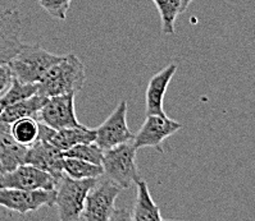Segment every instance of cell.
<instances>
[{
	"mask_svg": "<svg viewBox=\"0 0 255 221\" xmlns=\"http://www.w3.org/2000/svg\"><path fill=\"white\" fill-rule=\"evenodd\" d=\"M86 81L85 67L75 54L63 55L57 64L51 67L39 82L37 95L44 97L77 93Z\"/></svg>",
	"mask_w": 255,
	"mask_h": 221,
	"instance_id": "cell-1",
	"label": "cell"
},
{
	"mask_svg": "<svg viewBox=\"0 0 255 221\" xmlns=\"http://www.w3.org/2000/svg\"><path fill=\"white\" fill-rule=\"evenodd\" d=\"M63 57L51 54L40 45H26L10 60L8 66L13 77L24 83H39L51 67Z\"/></svg>",
	"mask_w": 255,
	"mask_h": 221,
	"instance_id": "cell-2",
	"label": "cell"
},
{
	"mask_svg": "<svg viewBox=\"0 0 255 221\" xmlns=\"http://www.w3.org/2000/svg\"><path fill=\"white\" fill-rule=\"evenodd\" d=\"M136 148L132 141L125 142L103 153L102 166L104 175L117 183L122 189L131 188L141 176L136 164Z\"/></svg>",
	"mask_w": 255,
	"mask_h": 221,
	"instance_id": "cell-3",
	"label": "cell"
},
{
	"mask_svg": "<svg viewBox=\"0 0 255 221\" xmlns=\"http://www.w3.org/2000/svg\"><path fill=\"white\" fill-rule=\"evenodd\" d=\"M99 178L91 179H73L66 173L62 175L55 188V205L58 215L62 221L80 220L84 211L87 194L96 184Z\"/></svg>",
	"mask_w": 255,
	"mask_h": 221,
	"instance_id": "cell-4",
	"label": "cell"
},
{
	"mask_svg": "<svg viewBox=\"0 0 255 221\" xmlns=\"http://www.w3.org/2000/svg\"><path fill=\"white\" fill-rule=\"evenodd\" d=\"M121 188L117 183L109 178L96 182L85 201L84 211L80 220L84 221H109L114 220L117 214L116 200L120 196Z\"/></svg>",
	"mask_w": 255,
	"mask_h": 221,
	"instance_id": "cell-5",
	"label": "cell"
},
{
	"mask_svg": "<svg viewBox=\"0 0 255 221\" xmlns=\"http://www.w3.org/2000/svg\"><path fill=\"white\" fill-rule=\"evenodd\" d=\"M57 180L49 173L30 164H21L10 171L0 174V188L23 191H55Z\"/></svg>",
	"mask_w": 255,
	"mask_h": 221,
	"instance_id": "cell-6",
	"label": "cell"
},
{
	"mask_svg": "<svg viewBox=\"0 0 255 221\" xmlns=\"http://www.w3.org/2000/svg\"><path fill=\"white\" fill-rule=\"evenodd\" d=\"M127 100H123L117 105L113 113L95 129V144L103 151L129 142L135 137L127 124Z\"/></svg>",
	"mask_w": 255,
	"mask_h": 221,
	"instance_id": "cell-7",
	"label": "cell"
},
{
	"mask_svg": "<svg viewBox=\"0 0 255 221\" xmlns=\"http://www.w3.org/2000/svg\"><path fill=\"white\" fill-rule=\"evenodd\" d=\"M182 128V124L171 119L165 114L163 115H146L144 124L132 142L136 148L153 147L158 152L163 153V142L176 132Z\"/></svg>",
	"mask_w": 255,
	"mask_h": 221,
	"instance_id": "cell-8",
	"label": "cell"
},
{
	"mask_svg": "<svg viewBox=\"0 0 255 221\" xmlns=\"http://www.w3.org/2000/svg\"><path fill=\"white\" fill-rule=\"evenodd\" d=\"M76 93H66L48 97L39 113V122L53 129L72 128L82 126L75 110Z\"/></svg>",
	"mask_w": 255,
	"mask_h": 221,
	"instance_id": "cell-9",
	"label": "cell"
},
{
	"mask_svg": "<svg viewBox=\"0 0 255 221\" xmlns=\"http://www.w3.org/2000/svg\"><path fill=\"white\" fill-rule=\"evenodd\" d=\"M55 191H23L17 188H0V206L21 215L37 211L41 207L54 206Z\"/></svg>",
	"mask_w": 255,
	"mask_h": 221,
	"instance_id": "cell-10",
	"label": "cell"
},
{
	"mask_svg": "<svg viewBox=\"0 0 255 221\" xmlns=\"http://www.w3.org/2000/svg\"><path fill=\"white\" fill-rule=\"evenodd\" d=\"M24 162L49 173L57 182L64 174L63 151H60L48 141L36 140L30 145Z\"/></svg>",
	"mask_w": 255,
	"mask_h": 221,
	"instance_id": "cell-11",
	"label": "cell"
},
{
	"mask_svg": "<svg viewBox=\"0 0 255 221\" xmlns=\"http://www.w3.org/2000/svg\"><path fill=\"white\" fill-rule=\"evenodd\" d=\"M22 21L18 10L0 12V64H8L21 50Z\"/></svg>",
	"mask_w": 255,
	"mask_h": 221,
	"instance_id": "cell-12",
	"label": "cell"
},
{
	"mask_svg": "<svg viewBox=\"0 0 255 221\" xmlns=\"http://www.w3.org/2000/svg\"><path fill=\"white\" fill-rule=\"evenodd\" d=\"M37 140H44L54 145L60 151H67L78 144L95 142V129L85 126L72 127V128L53 129L44 123L39 122V135Z\"/></svg>",
	"mask_w": 255,
	"mask_h": 221,
	"instance_id": "cell-13",
	"label": "cell"
},
{
	"mask_svg": "<svg viewBox=\"0 0 255 221\" xmlns=\"http://www.w3.org/2000/svg\"><path fill=\"white\" fill-rule=\"evenodd\" d=\"M177 72V64L171 63L160 72L154 74L147 83L145 92V111L146 115H163V101L172 78Z\"/></svg>",
	"mask_w": 255,
	"mask_h": 221,
	"instance_id": "cell-14",
	"label": "cell"
},
{
	"mask_svg": "<svg viewBox=\"0 0 255 221\" xmlns=\"http://www.w3.org/2000/svg\"><path fill=\"white\" fill-rule=\"evenodd\" d=\"M27 148L13 137L10 124L0 122V174L24 164Z\"/></svg>",
	"mask_w": 255,
	"mask_h": 221,
	"instance_id": "cell-15",
	"label": "cell"
},
{
	"mask_svg": "<svg viewBox=\"0 0 255 221\" xmlns=\"http://www.w3.org/2000/svg\"><path fill=\"white\" fill-rule=\"evenodd\" d=\"M135 184L137 187V196H136L132 212L129 214V220L162 221L163 216L160 214V209L153 201L147 183L140 178Z\"/></svg>",
	"mask_w": 255,
	"mask_h": 221,
	"instance_id": "cell-16",
	"label": "cell"
},
{
	"mask_svg": "<svg viewBox=\"0 0 255 221\" xmlns=\"http://www.w3.org/2000/svg\"><path fill=\"white\" fill-rule=\"evenodd\" d=\"M48 97H44L41 95H33L28 99H24L22 101L15 102V104L8 105L3 109L0 114V122L12 124L15 120L22 119V118H35L39 119V113L41 110L42 105L45 104Z\"/></svg>",
	"mask_w": 255,
	"mask_h": 221,
	"instance_id": "cell-17",
	"label": "cell"
},
{
	"mask_svg": "<svg viewBox=\"0 0 255 221\" xmlns=\"http://www.w3.org/2000/svg\"><path fill=\"white\" fill-rule=\"evenodd\" d=\"M64 173L73 179H96L104 175L102 165L84 161L80 158L64 157Z\"/></svg>",
	"mask_w": 255,
	"mask_h": 221,
	"instance_id": "cell-18",
	"label": "cell"
},
{
	"mask_svg": "<svg viewBox=\"0 0 255 221\" xmlns=\"http://www.w3.org/2000/svg\"><path fill=\"white\" fill-rule=\"evenodd\" d=\"M159 12L162 32L167 36L174 35V23L181 14V0H153Z\"/></svg>",
	"mask_w": 255,
	"mask_h": 221,
	"instance_id": "cell-19",
	"label": "cell"
},
{
	"mask_svg": "<svg viewBox=\"0 0 255 221\" xmlns=\"http://www.w3.org/2000/svg\"><path fill=\"white\" fill-rule=\"evenodd\" d=\"M37 90H39V83H24L13 77L9 87L3 95H0V104L3 105V108H5L8 105L15 104L36 95Z\"/></svg>",
	"mask_w": 255,
	"mask_h": 221,
	"instance_id": "cell-20",
	"label": "cell"
},
{
	"mask_svg": "<svg viewBox=\"0 0 255 221\" xmlns=\"http://www.w3.org/2000/svg\"><path fill=\"white\" fill-rule=\"evenodd\" d=\"M13 137L24 146H30L37 140L39 135V120L35 118H22L10 124Z\"/></svg>",
	"mask_w": 255,
	"mask_h": 221,
	"instance_id": "cell-21",
	"label": "cell"
},
{
	"mask_svg": "<svg viewBox=\"0 0 255 221\" xmlns=\"http://www.w3.org/2000/svg\"><path fill=\"white\" fill-rule=\"evenodd\" d=\"M103 153H104V151L95 142H89V144H78L71 147L69 149L64 151L63 155L64 157L80 158L84 161L102 165Z\"/></svg>",
	"mask_w": 255,
	"mask_h": 221,
	"instance_id": "cell-22",
	"label": "cell"
},
{
	"mask_svg": "<svg viewBox=\"0 0 255 221\" xmlns=\"http://www.w3.org/2000/svg\"><path fill=\"white\" fill-rule=\"evenodd\" d=\"M72 0H39L42 9L54 18L64 21L67 18V12L71 6Z\"/></svg>",
	"mask_w": 255,
	"mask_h": 221,
	"instance_id": "cell-23",
	"label": "cell"
},
{
	"mask_svg": "<svg viewBox=\"0 0 255 221\" xmlns=\"http://www.w3.org/2000/svg\"><path fill=\"white\" fill-rule=\"evenodd\" d=\"M13 79L12 71L8 64H0V95H3L5 90L9 87Z\"/></svg>",
	"mask_w": 255,
	"mask_h": 221,
	"instance_id": "cell-24",
	"label": "cell"
},
{
	"mask_svg": "<svg viewBox=\"0 0 255 221\" xmlns=\"http://www.w3.org/2000/svg\"><path fill=\"white\" fill-rule=\"evenodd\" d=\"M192 1H194V0H181V13L185 12Z\"/></svg>",
	"mask_w": 255,
	"mask_h": 221,
	"instance_id": "cell-25",
	"label": "cell"
},
{
	"mask_svg": "<svg viewBox=\"0 0 255 221\" xmlns=\"http://www.w3.org/2000/svg\"><path fill=\"white\" fill-rule=\"evenodd\" d=\"M3 105H1V104H0V114H1V111H3Z\"/></svg>",
	"mask_w": 255,
	"mask_h": 221,
	"instance_id": "cell-26",
	"label": "cell"
}]
</instances>
